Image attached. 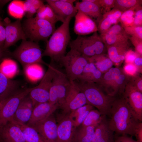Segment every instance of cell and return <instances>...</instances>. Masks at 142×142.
Wrapping results in <instances>:
<instances>
[{"label": "cell", "mask_w": 142, "mask_h": 142, "mask_svg": "<svg viewBox=\"0 0 142 142\" xmlns=\"http://www.w3.org/2000/svg\"><path fill=\"white\" fill-rule=\"evenodd\" d=\"M108 120L110 129L117 136L129 135L134 136L135 130L140 122L135 116L122 95L113 102Z\"/></svg>", "instance_id": "1"}, {"label": "cell", "mask_w": 142, "mask_h": 142, "mask_svg": "<svg viewBox=\"0 0 142 142\" xmlns=\"http://www.w3.org/2000/svg\"><path fill=\"white\" fill-rule=\"evenodd\" d=\"M72 18L68 17L62 24L56 29L47 42L42 57H50L52 62L60 63L65 54L66 49L70 39L69 26Z\"/></svg>", "instance_id": "2"}, {"label": "cell", "mask_w": 142, "mask_h": 142, "mask_svg": "<svg viewBox=\"0 0 142 142\" xmlns=\"http://www.w3.org/2000/svg\"><path fill=\"white\" fill-rule=\"evenodd\" d=\"M74 81L85 95L88 104L96 108L102 115H108L116 97L107 95L96 83Z\"/></svg>", "instance_id": "3"}, {"label": "cell", "mask_w": 142, "mask_h": 142, "mask_svg": "<svg viewBox=\"0 0 142 142\" xmlns=\"http://www.w3.org/2000/svg\"><path fill=\"white\" fill-rule=\"evenodd\" d=\"M55 25L35 17L27 18L22 24L27 38L37 43L41 40L47 42L49 38L56 29Z\"/></svg>", "instance_id": "4"}, {"label": "cell", "mask_w": 142, "mask_h": 142, "mask_svg": "<svg viewBox=\"0 0 142 142\" xmlns=\"http://www.w3.org/2000/svg\"><path fill=\"white\" fill-rule=\"evenodd\" d=\"M69 44L70 49L88 58L104 54L107 49L97 32L89 36H78L75 39L70 42Z\"/></svg>", "instance_id": "5"}, {"label": "cell", "mask_w": 142, "mask_h": 142, "mask_svg": "<svg viewBox=\"0 0 142 142\" xmlns=\"http://www.w3.org/2000/svg\"><path fill=\"white\" fill-rule=\"evenodd\" d=\"M42 52L38 43L22 40L21 44L11 55L16 59L24 67L34 63H42L47 66L42 59Z\"/></svg>", "instance_id": "6"}, {"label": "cell", "mask_w": 142, "mask_h": 142, "mask_svg": "<svg viewBox=\"0 0 142 142\" xmlns=\"http://www.w3.org/2000/svg\"><path fill=\"white\" fill-rule=\"evenodd\" d=\"M71 85V80L66 74L56 69L51 85L48 102L60 107L65 101Z\"/></svg>", "instance_id": "7"}, {"label": "cell", "mask_w": 142, "mask_h": 142, "mask_svg": "<svg viewBox=\"0 0 142 142\" xmlns=\"http://www.w3.org/2000/svg\"><path fill=\"white\" fill-rule=\"evenodd\" d=\"M89 62V58L70 49L61 59L60 63L64 67L66 74L69 79L75 81L80 77Z\"/></svg>", "instance_id": "8"}, {"label": "cell", "mask_w": 142, "mask_h": 142, "mask_svg": "<svg viewBox=\"0 0 142 142\" xmlns=\"http://www.w3.org/2000/svg\"><path fill=\"white\" fill-rule=\"evenodd\" d=\"M33 88L19 89L1 103L0 127L12 120L20 103Z\"/></svg>", "instance_id": "9"}, {"label": "cell", "mask_w": 142, "mask_h": 142, "mask_svg": "<svg viewBox=\"0 0 142 142\" xmlns=\"http://www.w3.org/2000/svg\"><path fill=\"white\" fill-rule=\"evenodd\" d=\"M48 69L39 84L33 87L29 94L33 107L38 104L48 102L52 81L56 69L52 63L48 65Z\"/></svg>", "instance_id": "10"}, {"label": "cell", "mask_w": 142, "mask_h": 142, "mask_svg": "<svg viewBox=\"0 0 142 142\" xmlns=\"http://www.w3.org/2000/svg\"><path fill=\"white\" fill-rule=\"evenodd\" d=\"M70 90L64 103L60 107L63 116L68 115L78 108L88 104L84 94L74 81L71 80Z\"/></svg>", "instance_id": "11"}, {"label": "cell", "mask_w": 142, "mask_h": 142, "mask_svg": "<svg viewBox=\"0 0 142 142\" xmlns=\"http://www.w3.org/2000/svg\"><path fill=\"white\" fill-rule=\"evenodd\" d=\"M122 96L135 116L142 122V93L137 89L129 80Z\"/></svg>", "instance_id": "12"}, {"label": "cell", "mask_w": 142, "mask_h": 142, "mask_svg": "<svg viewBox=\"0 0 142 142\" xmlns=\"http://www.w3.org/2000/svg\"><path fill=\"white\" fill-rule=\"evenodd\" d=\"M2 22L4 26H5L6 38L3 47L4 50L19 40H26L27 38L22 28L21 19H17L11 22L7 17Z\"/></svg>", "instance_id": "13"}, {"label": "cell", "mask_w": 142, "mask_h": 142, "mask_svg": "<svg viewBox=\"0 0 142 142\" xmlns=\"http://www.w3.org/2000/svg\"><path fill=\"white\" fill-rule=\"evenodd\" d=\"M44 142H58L57 124L53 114L32 126Z\"/></svg>", "instance_id": "14"}, {"label": "cell", "mask_w": 142, "mask_h": 142, "mask_svg": "<svg viewBox=\"0 0 142 142\" xmlns=\"http://www.w3.org/2000/svg\"><path fill=\"white\" fill-rule=\"evenodd\" d=\"M59 16L65 20L68 17H75L78 11L73 3L75 0L45 1Z\"/></svg>", "instance_id": "15"}, {"label": "cell", "mask_w": 142, "mask_h": 142, "mask_svg": "<svg viewBox=\"0 0 142 142\" xmlns=\"http://www.w3.org/2000/svg\"><path fill=\"white\" fill-rule=\"evenodd\" d=\"M75 17L74 31L78 36L89 34L98 30L95 23L89 16L78 11Z\"/></svg>", "instance_id": "16"}, {"label": "cell", "mask_w": 142, "mask_h": 142, "mask_svg": "<svg viewBox=\"0 0 142 142\" xmlns=\"http://www.w3.org/2000/svg\"><path fill=\"white\" fill-rule=\"evenodd\" d=\"M1 142H26L20 127L11 120L0 127Z\"/></svg>", "instance_id": "17"}, {"label": "cell", "mask_w": 142, "mask_h": 142, "mask_svg": "<svg viewBox=\"0 0 142 142\" xmlns=\"http://www.w3.org/2000/svg\"><path fill=\"white\" fill-rule=\"evenodd\" d=\"M58 107L57 105L52 104L48 102L36 105L33 107L30 120L26 124L32 126L53 114Z\"/></svg>", "instance_id": "18"}, {"label": "cell", "mask_w": 142, "mask_h": 142, "mask_svg": "<svg viewBox=\"0 0 142 142\" xmlns=\"http://www.w3.org/2000/svg\"><path fill=\"white\" fill-rule=\"evenodd\" d=\"M75 128L68 115L63 116L57 124L58 142H72Z\"/></svg>", "instance_id": "19"}, {"label": "cell", "mask_w": 142, "mask_h": 142, "mask_svg": "<svg viewBox=\"0 0 142 142\" xmlns=\"http://www.w3.org/2000/svg\"><path fill=\"white\" fill-rule=\"evenodd\" d=\"M33 108L32 101L28 94L20 103L12 120L27 123L31 118Z\"/></svg>", "instance_id": "20"}, {"label": "cell", "mask_w": 142, "mask_h": 142, "mask_svg": "<svg viewBox=\"0 0 142 142\" xmlns=\"http://www.w3.org/2000/svg\"><path fill=\"white\" fill-rule=\"evenodd\" d=\"M129 42L113 45L107 47L108 55L116 67H120L124 61L125 54L130 49Z\"/></svg>", "instance_id": "21"}, {"label": "cell", "mask_w": 142, "mask_h": 142, "mask_svg": "<svg viewBox=\"0 0 142 142\" xmlns=\"http://www.w3.org/2000/svg\"><path fill=\"white\" fill-rule=\"evenodd\" d=\"M20 82L9 78L0 72V104L19 89Z\"/></svg>", "instance_id": "22"}, {"label": "cell", "mask_w": 142, "mask_h": 142, "mask_svg": "<svg viewBox=\"0 0 142 142\" xmlns=\"http://www.w3.org/2000/svg\"><path fill=\"white\" fill-rule=\"evenodd\" d=\"M114 133L105 118L96 127L92 142H114Z\"/></svg>", "instance_id": "23"}, {"label": "cell", "mask_w": 142, "mask_h": 142, "mask_svg": "<svg viewBox=\"0 0 142 142\" xmlns=\"http://www.w3.org/2000/svg\"><path fill=\"white\" fill-rule=\"evenodd\" d=\"M75 6L78 11L92 18H95L98 22L102 17L101 8L95 4L86 0H82L80 2H77Z\"/></svg>", "instance_id": "24"}, {"label": "cell", "mask_w": 142, "mask_h": 142, "mask_svg": "<svg viewBox=\"0 0 142 142\" xmlns=\"http://www.w3.org/2000/svg\"><path fill=\"white\" fill-rule=\"evenodd\" d=\"M130 77L123 72L118 76L105 93L108 95L115 97L122 96Z\"/></svg>", "instance_id": "25"}, {"label": "cell", "mask_w": 142, "mask_h": 142, "mask_svg": "<svg viewBox=\"0 0 142 142\" xmlns=\"http://www.w3.org/2000/svg\"><path fill=\"white\" fill-rule=\"evenodd\" d=\"M103 75L94 64L89 61L81 75L77 80L98 84L101 80Z\"/></svg>", "instance_id": "26"}, {"label": "cell", "mask_w": 142, "mask_h": 142, "mask_svg": "<svg viewBox=\"0 0 142 142\" xmlns=\"http://www.w3.org/2000/svg\"><path fill=\"white\" fill-rule=\"evenodd\" d=\"M98 125L88 126L80 125L76 128L72 142H92L95 128Z\"/></svg>", "instance_id": "27"}, {"label": "cell", "mask_w": 142, "mask_h": 142, "mask_svg": "<svg viewBox=\"0 0 142 142\" xmlns=\"http://www.w3.org/2000/svg\"><path fill=\"white\" fill-rule=\"evenodd\" d=\"M123 72V68L120 67H112L103 74L100 82L97 84L105 93L116 77Z\"/></svg>", "instance_id": "28"}, {"label": "cell", "mask_w": 142, "mask_h": 142, "mask_svg": "<svg viewBox=\"0 0 142 142\" xmlns=\"http://www.w3.org/2000/svg\"><path fill=\"white\" fill-rule=\"evenodd\" d=\"M35 17L54 24L59 21L63 23L65 20L57 15L48 4H44L37 10Z\"/></svg>", "instance_id": "29"}, {"label": "cell", "mask_w": 142, "mask_h": 142, "mask_svg": "<svg viewBox=\"0 0 142 142\" xmlns=\"http://www.w3.org/2000/svg\"><path fill=\"white\" fill-rule=\"evenodd\" d=\"M103 74L112 67L113 63L108 55L105 54L95 55L89 58Z\"/></svg>", "instance_id": "30"}, {"label": "cell", "mask_w": 142, "mask_h": 142, "mask_svg": "<svg viewBox=\"0 0 142 142\" xmlns=\"http://www.w3.org/2000/svg\"><path fill=\"white\" fill-rule=\"evenodd\" d=\"M13 121L22 130L26 142H44L37 131L26 124Z\"/></svg>", "instance_id": "31"}, {"label": "cell", "mask_w": 142, "mask_h": 142, "mask_svg": "<svg viewBox=\"0 0 142 142\" xmlns=\"http://www.w3.org/2000/svg\"><path fill=\"white\" fill-rule=\"evenodd\" d=\"M24 68V73L26 77L31 82L37 81L42 78L44 75L43 69L39 64H31Z\"/></svg>", "instance_id": "32"}, {"label": "cell", "mask_w": 142, "mask_h": 142, "mask_svg": "<svg viewBox=\"0 0 142 142\" xmlns=\"http://www.w3.org/2000/svg\"><path fill=\"white\" fill-rule=\"evenodd\" d=\"M18 71L17 64L13 60L4 59L0 64V72L9 78L14 76Z\"/></svg>", "instance_id": "33"}, {"label": "cell", "mask_w": 142, "mask_h": 142, "mask_svg": "<svg viewBox=\"0 0 142 142\" xmlns=\"http://www.w3.org/2000/svg\"><path fill=\"white\" fill-rule=\"evenodd\" d=\"M100 37L106 47L115 44L123 43L128 41L127 34L100 35Z\"/></svg>", "instance_id": "34"}, {"label": "cell", "mask_w": 142, "mask_h": 142, "mask_svg": "<svg viewBox=\"0 0 142 142\" xmlns=\"http://www.w3.org/2000/svg\"><path fill=\"white\" fill-rule=\"evenodd\" d=\"M9 13L17 19H21L25 14L24 8V1L14 0L9 4L8 8Z\"/></svg>", "instance_id": "35"}, {"label": "cell", "mask_w": 142, "mask_h": 142, "mask_svg": "<svg viewBox=\"0 0 142 142\" xmlns=\"http://www.w3.org/2000/svg\"><path fill=\"white\" fill-rule=\"evenodd\" d=\"M97 109L90 110L81 125L84 126H92L99 124L105 118Z\"/></svg>", "instance_id": "36"}, {"label": "cell", "mask_w": 142, "mask_h": 142, "mask_svg": "<svg viewBox=\"0 0 142 142\" xmlns=\"http://www.w3.org/2000/svg\"><path fill=\"white\" fill-rule=\"evenodd\" d=\"M24 1V8L25 14L27 18L33 17L37 10L44 4L41 0H26Z\"/></svg>", "instance_id": "37"}, {"label": "cell", "mask_w": 142, "mask_h": 142, "mask_svg": "<svg viewBox=\"0 0 142 142\" xmlns=\"http://www.w3.org/2000/svg\"><path fill=\"white\" fill-rule=\"evenodd\" d=\"M141 0H115L113 8L124 12L135 6L141 5Z\"/></svg>", "instance_id": "38"}, {"label": "cell", "mask_w": 142, "mask_h": 142, "mask_svg": "<svg viewBox=\"0 0 142 142\" xmlns=\"http://www.w3.org/2000/svg\"><path fill=\"white\" fill-rule=\"evenodd\" d=\"M139 5L132 7L123 12L119 19L123 28L134 26L135 9Z\"/></svg>", "instance_id": "39"}, {"label": "cell", "mask_w": 142, "mask_h": 142, "mask_svg": "<svg viewBox=\"0 0 142 142\" xmlns=\"http://www.w3.org/2000/svg\"><path fill=\"white\" fill-rule=\"evenodd\" d=\"M123 12L119 10L113 8L110 11L105 13L103 15V17L109 18L112 24H116L119 22V19Z\"/></svg>", "instance_id": "40"}, {"label": "cell", "mask_w": 142, "mask_h": 142, "mask_svg": "<svg viewBox=\"0 0 142 142\" xmlns=\"http://www.w3.org/2000/svg\"><path fill=\"white\" fill-rule=\"evenodd\" d=\"M98 23V31L99 32L100 35L103 34L107 31L112 24L109 18L103 17Z\"/></svg>", "instance_id": "41"}, {"label": "cell", "mask_w": 142, "mask_h": 142, "mask_svg": "<svg viewBox=\"0 0 142 142\" xmlns=\"http://www.w3.org/2000/svg\"><path fill=\"white\" fill-rule=\"evenodd\" d=\"M126 33L131 37L142 40V26H133L124 28Z\"/></svg>", "instance_id": "42"}, {"label": "cell", "mask_w": 142, "mask_h": 142, "mask_svg": "<svg viewBox=\"0 0 142 142\" xmlns=\"http://www.w3.org/2000/svg\"><path fill=\"white\" fill-rule=\"evenodd\" d=\"M94 106L89 104H87L80 107L70 113L68 115L73 120L85 112L94 109Z\"/></svg>", "instance_id": "43"}, {"label": "cell", "mask_w": 142, "mask_h": 142, "mask_svg": "<svg viewBox=\"0 0 142 142\" xmlns=\"http://www.w3.org/2000/svg\"><path fill=\"white\" fill-rule=\"evenodd\" d=\"M123 68V72L126 75L131 77L135 76L139 73L137 68L132 63H125Z\"/></svg>", "instance_id": "44"}, {"label": "cell", "mask_w": 142, "mask_h": 142, "mask_svg": "<svg viewBox=\"0 0 142 142\" xmlns=\"http://www.w3.org/2000/svg\"><path fill=\"white\" fill-rule=\"evenodd\" d=\"M129 81L137 89L142 93V77L140 73L130 77Z\"/></svg>", "instance_id": "45"}, {"label": "cell", "mask_w": 142, "mask_h": 142, "mask_svg": "<svg viewBox=\"0 0 142 142\" xmlns=\"http://www.w3.org/2000/svg\"><path fill=\"white\" fill-rule=\"evenodd\" d=\"M127 34L123 28L120 25L116 24L111 27L105 33L102 34Z\"/></svg>", "instance_id": "46"}, {"label": "cell", "mask_w": 142, "mask_h": 142, "mask_svg": "<svg viewBox=\"0 0 142 142\" xmlns=\"http://www.w3.org/2000/svg\"><path fill=\"white\" fill-rule=\"evenodd\" d=\"M134 26H142V9L141 5L138 6L135 9Z\"/></svg>", "instance_id": "47"}, {"label": "cell", "mask_w": 142, "mask_h": 142, "mask_svg": "<svg viewBox=\"0 0 142 142\" xmlns=\"http://www.w3.org/2000/svg\"><path fill=\"white\" fill-rule=\"evenodd\" d=\"M115 0H99V5L105 11L108 12L113 8Z\"/></svg>", "instance_id": "48"}, {"label": "cell", "mask_w": 142, "mask_h": 142, "mask_svg": "<svg viewBox=\"0 0 142 142\" xmlns=\"http://www.w3.org/2000/svg\"><path fill=\"white\" fill-rule=\"evenodd\" d=\"M139 55H141L130 48L125 54L124 60L125 63H133L136 58Z\"/></svg>", "instance_id": "49"}, {"label": "cell", "mask_w": 142, "mask_h": 142, "mask_svg": "<svg viewBox=\"0 0 142 142\" xmlns=\"http://www.w3.org/2000/svg\"><path fill=\"white\" fill-rule=\"evenodd\" d=\"M129 39L134 46L135 51L142 55V40L133 37H129Z\"/></svg>", "instance_id": "50"}, {"label": "cell", "mask_w": 142, "mask_h": 142, "mask_svg": "<svg viewBox=\"0 0 142 142\" xmlns=\"http://www.w3.org/2000/svg\"><path fill=\"white\" fill-rule=\"evenodd\" d=\"M90 111L88 110L85 112L77 116L73 120L74 126L75 128L81 125Z\"/></svg>", "instance_id": "51"}, {"label": "cell", "mask_w": 142, "mask_h": 142, "mask_svg": "<svg viewBox=\"0 0 142 142\" xmlns=\"http://www.w3.org/2000/svg\"><path fill=\"white\" fill-rule=\"evenodd\" d=\"M6 38L5 28L0 17V47L3 48Z\"/></svg>", "instance_id": "52"}, {"label": "cell", "mask_w": 142, "mask_h": 142, "mask_svg": "<svg viewBox=\"0 0 142 142\" xmlns=\"http://www.w3.org/2000/svg\"><path fill=\"white\" fill-rule=\"evenodd\" d=\"M114 142H138L134 140L131 137H129L127 135L116 136L115 137Z\"/></svg>", "instance_id": "53"}, {"label": "cell", "mask_w": 142, "mask_h": 142, "mask_svg": "<svg viewBox=\"0 0 142 142\" xmlns=\"http://www.w3.org/2000/svg\"><path fill=\"white\" fill-rule=\"evenodd\" d=\"M134 136L138 142H142V122H139L136 128Z\"/></svg>", "instance_id": "54"}, {"label": "cell", "mask_w": 142, "mask_h": 142, "mask_svg": "<svg viewBox=\"0 0 142 142\" xmlns=\"http://www.w3.org/2000/svg\"><path fill=\"white\" fill-rule=\"evenodd\" d=\"M141 55L138 56L135 60L133 63L136 67L138 72L139 73H142V57Z\"/></svg>", "instance_id": "55"}, {"label": "cell", "mask_w": 142, "mask_h": 142, "mask_svg": "<svg viewBox=\"0 0 142 142\" xmlns=\"http://www.w3.org/2000/svg\"><path fill=\"white\" fill-rule=\"evenodd\" d=\"M3 48L0 47V61L3 57L4 55V50Z\"/></svg>", "instance_id": "56"}, {"label": "cell", "mask_w": 142, "mask_h": 142, "mask_svg": "<svg viewBox=\"0 0 142 142\" xmlns=\"http://www.w3.org/2000/svg\"><path fill=\"white\" fill-rule=\"evenodd\" d=\"M11 1V0H0V7L2 6L8 2Z\"/></svg>", "instance_id": "57"}, {"label": "cell", "mask_w": 142, "mask_h": 142, "mask_svg": "<svg viewBox=\"0 0 142 142\" xmlns=\"http://www.w3.org/2000/svg\"><path fill=\"white\" fill-rule=\"evenodd\" d=\"M1 108V104L0 103V110Z\"/></svg>", "instance_id": "58"}]
</instances>
